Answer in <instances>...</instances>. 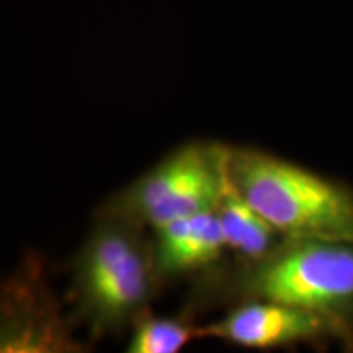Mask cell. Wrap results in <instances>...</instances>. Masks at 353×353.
<instances>
[{
	"label": "cell",
	"instance_id": "obj_1",
	"mask_svg": "<svg viewBox=\"0 0 353 353\" xmlns=\"http://www.w3.org/2000/svg\"><path fill=\"white\" fill-rule=\"evenodd\" d=\"M152 241L144 228L95 216V224L72 260L69 299L74 319L92 339L120 334L151 307L159 290Z\"/></svg>",
	"mask_w": 353,
	"mask_h": 353
},
{
	"label": "cell",
	"instance_id": "obj_2",
	"mask_svg": "<svg viewBox=\"0 0 353 353\" xmlns=\"http://www.w3.org/2000/svg\"><path fill=\"white\" fill-rule=\"evenodd\" d=\"M229 176L288 239L353 241V192L343 185L247 145H229Z\"/></svg>",
	"mask_w": 353,
	"mask_h": 353
},
{
	"label": "cell",
	"instance_id": "obj_5",
	"mask_svg": "<svg viewBox=\"0 0 353 353\" xmlns=\"http://www.w3.org/2000/svg\"><path fill=\"white\" fill-rule=\"evenodd\" d=\"M70 337L54 296L44 283L41 268L32 260L2 286V353L81 352Z\"/></svg>",
	"mask_w": 353,
	"mask_h": 353
},
{
	"label": "cell",
	"instance_id": "obj_4",
	"mask_svg": "<svg viewBox=\"0 0 353 353\" xmlns=\"http://www.w3.org/2000/svg\"><path fill=\"white\" fill-rule=\"evenodd\" d=\"M229 179V144L188 141L108 198L97 216L157 229L218 208Z\"/></svg>",
	"mask_w": 353,
	"mask_h": 353
},
{
	"label": "cell",
	"instance_id": "obj_8",
	"mask_svg": "<svg viewBox=\"0 0 353 353\" xmlns=\"http://www.w3.org/2000/svg\"><path fill=\"white\" fill-rule=\"evenodd\" d=\"M216 214L228 249L232 250L237 262L263 259L288 239L237 192L232 182L221 198Z\"/></svg>",
	"mask_w": 353,
	"mask_h": 353
},
{
	"label": "cell",
	"instance_id": "obj_9",
	"mask_svg": "<svg viewBox=\"0 0 353 353\" xmlns=\"http://www.w3.org/2000/svg\"><path fill=\"white\" fill-rule=\"evenodd\" d=\"M196 339H203V325L179 317L156 316L149 307L132 322L126 352L179 353Z\"/></svg>",
	"mask_w": 353,
	"mask_h": 353
},
{
	"label": "cell",
	"instance_id": "obj_6",
	"mask_svg": "<svg viewBox=\"0 0 353 353\" xmlns=\"http://www.w3.org/2000/svg\"><path fill=\"white\" fill-rule=\"evenodd\" d=\"M343 332L345 329L327 317L270 299H244L226 316L203 325V339H218L255 350L290 347Z\"/></svg>",
	"mask_w": 353,
	"mask_h": 353
},
{
	"label": "cell",
	"instance_id": "obj_3",
	"mask_svg": "<svg viewBox=\"0 0 353 353\" xmlns=\"http://www.w3.org/2000/svg\"><path fill=\"white\" fill-rule=\"evenodd\" d=\"M237 303L270 299L324 316L345 329L353 314V241L286 239L254 262H237L219 278Z\"/></svg>",
	"mask_w": 353,
	"mask_h": 353
},
{
	"label": "cell",
	"instance_id": "obj_7",
	"mask_svg": "<svg viewBox=\"0 0 353 353\" xmlns=\"http://www.w3.org/2000/svg\"><path fill=\"white\" fill-rule=\"evenodd\" d=\"M226 249L216 210L185 216L154 229V265L161 285L213 270Z\"/></svg>",
	"mask_w": 353,
	"mask_h": 353
}]
</instances>
